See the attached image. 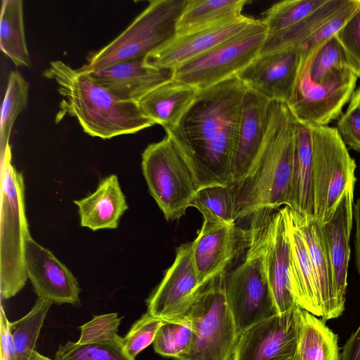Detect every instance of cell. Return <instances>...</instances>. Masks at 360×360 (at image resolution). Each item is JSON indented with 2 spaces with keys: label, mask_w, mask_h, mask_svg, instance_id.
Segmentation results:
<instances>
[{
  "label": "cell",
  "mask_w": 360,
  "mask_h": 360,
  "mask_svg": "<svg viewBox=\"0 0 360 360\" xmlns=\"http://www.w3.org/2000/svg\"><path fill=\"white\" fill-rule=\"evenodd\" d=\"M247 89L233 76L198 90L179 124L165 129L192 170L199 189L233 184L231 162Z\"/></svg>",
  "instance_id": "cell-1"
},
{
  "label": "cell",
  "mask_w": 360,
  "mask_h": 360,
  "mask_svg": "<svg viewBox=\"0 0 360 360\" xmlns=\"http://www.w3.org/2000/svg\"><path fill=\"white\" fill-rule=\"evenodd\" d=\"M296 122L286 103L270 101L266 134L257 160L248 175L231 186L236 221L269 215L282 205L288 206Z\"/></svg>",
  "instance_id": "cell-2"
},
{
  "label": "cell",
  "mask_w": 360,
  "mask_h": 360,
  "mask_svg": "<svg viewBox=\"0 0 360 360\" xmlns=\"http://www.w3.org/2000/svg\"><path fill=\"white\" fill-rule=\"evenodd\" d=\"M43 75L55 82L62 97L55 122L75 117L83 131L93 137L109 139L136 133L155 124L137 102L122 101L96 82L88 71L53 60Z\"/></svg>",
  "instance_id": "cell-3"
},
{
  "label": "cell",
  "mask_w": 360,
  "mask_h": 360,
  "mask_svg": "<svg viewBox=\"0 0 360 360\" xmlns=\"http://www.w3.org/2000/svg\"><path fill=\"white\" fill-rule=\"evenodd\" d=\"M0 292L15 296L27 279L25 252L30 237L25 208L23 176L11 162L9 146L1 153Z\"/></svg>",
  "instance_id": "cell-4"
},
{
  "label": "cell",
  "mask_w": 360,
  "mask_h": 360,
  "mask_svg": "<svg viewBox=\"0 0 360 360\" xmlns=\"http://www.w3.org/2000/svg\"><path fill=\"white\" fill-rule=\"evenodd\" d=\"M224 273L207 282L197 294L186 314L192 323L191 346L175 360L235 359L238 335L226 297Z\"/></svg>",
  "instance_id": "cell-5"
},
{
  "label": "cell",
  "mask_w": 360,
  "mask_h": 360,
  "mask_svg": "<svg viewBox=\"0 0 360 360\" xmlns=\"http://www.w3.org/2000/svg\"><path fill=\"white\" fill-rule=\"evenodd\" d=\"M186 0H153L117 37L92 53L81 68L91 70L112 64L143 60L176 36Z\"/></svg>",
  "instance_id": "cell-6"
},
{
  "label": "cell",
  "mask_w": 360,
  "mask_h": 360,
  "mask_svg": "<svg viewBox=\"0 0 360 360\" xmlns=\"http://www.w3.org/2000/svg\"><path fill=\"white\" fill-rule=\"evenodd\" d=\"M269 218L255 224L243 261L224 273L226 297L238 337L254 324L278 314L264 264V227Z\"/></svg>",
  "instance_id": "cell-7"
},
{
  "label": "cell",
  "mask_w": 360,
  "mask_h": 360,
  "mask_svg": "<svg viewBox=\"0 0 360 360\" xmlns=\"http://www.w3.org/2000/svg\"><path fill=\"white\" fill-rule=\"evenodd\" d=\"M141 167L150 195L165 219L175 220L184 216L199 186L185 158L168 136L146 148Z\"/></svg>",
  "instance_id": "cell-8"
},
{
  "label": "cell",
  "mask_w": 360,
  "mask_h": 360,
  "mask_svg": "<svg viewBox=\"0 0 360 360\" xmlns=\"http://www.w3.org/2000/svg\"><path fill=\"white\" fill-rule=\"evenodd\" d=\"M315 221L326 223L347 187L356 182V163L336 128L311 126Z\"/></svg>",
  "instance_id": "cell-9"
},
{
  "label": "cell",
  "mask_w": 360,
  "mask_h": 360,
  "mask_svg": "<svg viewBox=\"0 0 360 360\" xmlns=\"http://www.w3.org/2000/svg\"><path fill=\"white\" fill-rule=\"evenodd\" d=\"M267 33L262 20L256 19L236 36L175 69L173 78L202 90L236 76L258 56Z\"/></svg>",
  "instance_id": "cell-10"
},
{
  "label": "cell",
  "mask_w": 360,
  "mask_h": 360,
  "mask_svg": "<svg viewBox=\"0 0 360 360\" xmlns=\"http://www.w3.org/2000/svg\"><path fill=\"white\" fill-rule=\"evenodd\" d=\"M358 78L347 67L335 69L316 83L298 75L287 104L297 121L311 126H328L340 117L352 98Z\"/></svg>",
  "instance_id": "cell-11"
},
{
  "label": "cell",
  "mask_w": 360,
  "mask_h": 360,
  "mask_svg": "<svg viewBox=\"0 0 360 360\" xmlns=\"http://www.w3.org/2000/svg\"><path fill=\"white\" fill-rule=\"evenodd\" d=\"M303 310L297 306L248 328L238 337L234 360H291L300 339Z\"/></svg>",
  "instance_id": "cell-12"
},
{
  "label": "cell",
  "mask_w": 360,
  "mask_h": 360,
  "mask_svg": "<svg viewBox=\"0 0 360 360\" xmlns=\"http://www.w3.org/2000/svg\"><path fill=\"white\" fill-rule=\"evenodd\" d=\"M255 224L244 229L237 224L203 221L192 243L194 264L200 281L205 284L228 271L233 260L250 246Z\"/></svg>",
  "instance_id": "cell-13"
},
{
  "label": "cell",
  "mask_w": 360,
  "mask_h": 360,
  "mask_svg": "<svg viewBox=\"0 0 360 360\" xmlns=\"http://www.w3.org/2000/svg\"><path fill=\"white\" fill-rule=\"evenodd\" d=\"M205 284L194 264L192 243L181 244L173 264L148 298L147 312L163 321L184 316Z\"/></svg>",
  "instance_id": "cell-14"
},
{
  "label": "cell",
  "mask_w": 360,
  "mask_h": 360,
  "mask_svg": "<svg viewBox=\"0 0 360 360\" xmlns=\"http://www.w3.org/2000/svg\"><path fill=\"white\" fill-rule=\"evenodd\" d=\"M256 20L242 15L215 25L184 35H176L146 58L148 65L175 70L236 36Z\"/></svg>",
  "instance_id": "cell-15"
},
{
  "label": "cell",
  "mask_w": 360,
  "mask_h": 360,
  "mask_svg": "<svg viewBox=\"0 0 360 360\" xmlns=\"http://www.w3.org/2000/svg\"><path fill=\"white\" fill-rule=\"evenodd\" d=\"M300 47L259 55L236 77L251 90L269 101H290L299 75Z\"/></svg>",
  "instance_id": "cell-16"
},
{
  "label": "cell",
  "mask_w": 360,
  "mask_h": 360,
  "mask_svg": "<svg viewBox=\"0 0 360 360\" xmlns=\"http://www.w3.org/2000/svg\"><path fill=\"white\" fill-rule=\"evenodd\" d=\"M290 245L287 207L275 211L264 227V264L277 314L287 312L297 305L290 278Z\"/></svg>",
  "instance_id": "cell-17"
},
{
  "label": "cell",
  "mask_w": 360,
  "mask_h": 360,
  "mask_svg": "<svg viewBox=\"0 0 360 360\" xmlns=\"http://www.w3.org/2000/svg\"><path fill=\"white\" fill-rule=\"evenodd\" d=\"M27 278L38 298L58 304L80 305L81 288L70 270L47 248L29 238L25 252Z\"/></svg>",
  "instance_id": "cell-18"
},
{
  "label": "cell",
  "mask_w": 360,
  "mask_h": 360,
  "mask_svg": "<svg viewBox=\"0 0 360 360\" xmlns=\"http://www.w3.org/2000/svg\"><path fill=\"white\" fill-rule=\"evenodd\" d=\"M354 185L355 183H352L347 187L331 217L323 224H318L331 266L338 306L342 312L350 257Z\"/></svg>",
  "instance_id": "cell-19"
},
{
  "label": "cell",
  "mask_w": 360,
  "mask_h": 360,
  "mask_svg": "<svg viewBox=\"0 0 360 360\" xmlns=\"http://www.w3.org/2000/svg\"><path fill=\"white\" fill-rule=\"evenodd\" d=\"M269 100L248 88L244 95L231 162L233 184L242 181L252 169L266 129Z\"/></svg>",
  "instance_id": "cell-20"
},
{
  "label": "cell",
  "mask_w": 360,
  "mask_h": 360,
  "mask_svg": "<svg viewBox=\"0 0 360 360\" xmlns=\"http://www.w3.org/2000/svg\"><path fill=\"white\" fill-rule=\"evenodd\" d=\"M85 70L118 98L134 102H138L174 76V70L148 65L144 59L122 61L102 68Z\"/></svg>",
  "instance_id": "cell-21"
},
{
  "label": "cell",
  "mask_w": 360,
  "mask_h": 360,
  "mask_svg": "<svg viewBox=\"0 0 360 360\" xmlns=\"http://www.w3.org/2000/svg\"><path fill=\"white\" fill-rule=\"evenodd\" d=\"M307 245L312 266L317 298L324 321L336 319L340 309L335 293L333 272L318 224L288 207Z\"/></svg>",
  "instance_id": "cell-22"
},
{
  "label": "cell",
  "mask_w": 360,
  "mask_h": 360,
  "mask_svg": "<svg viewBox=\"0 0 360 360\" xmlns=\"http://www.w3.org/2000/svg\"><path fill=\"white\" fill-rule=\"evenodd\" d=\"M307 219L315 221L313 184V141L311 125L297 120L292 177L288 206Z\"/></svg>",
  "instance_id": "cell-23"
},
{
  "label": "cell",
  "mask_w": 360,
  "mask_h": 360,
  "mask_svg": "<svg viewBox=\"0 0 360 360\" xmlns=\"http://www.w3.org/2000/svg\"><path fill=\"white\" fill-rule=\"evenodd\" d=\"M74 203L78 207L81 226L92 231L117 229L128 209L115 174L103 179L94 192Z\"/></svg>",
  "instance_id": "cell-24"
},
{
  "label": "cell",
  "mask_w": 360,
  "mask_h": 360,
  "mask_svg": "<svg viewBox=\"0 0 360 360\" xmlns=\"http://www.w3.org/2000/svg\"><path fill=\"white\" fill-rule=\"evenodd\" d=\"M198 90L174 78L155 88L137 103L143 113L164 129L179 124Z\"/></svg>",
  "instance_id": "cell-25"
},
{
  "label": "cell",
  "mask_w": 360,
  "mask_h": 360,
  "mask_svg": "<svg viewBox=\"0 0 360 360\" xmlns=\"http://www.w3.org/2000/svg\"><path fill=\"white\" fill-rule=\"evenodd\" d=\"M287 207V206H286ZM290 245V278L292 295L297 305L317 316H322L309 254L305 242L287 207Z\"/></svg>",
  "instance_id": "cell-26"
},
{
  "label": "cell",
  "mask_w": 360,
  "mask_h": 360,
  "mask_svg": "<svg viewBox=\"0 0 360 360\" xmlns=\"http://www.w3.org/2000/svg\"><path fill=\"white\" fill-rule=\"evenodd\" d=\"M352 1L328 0L302 21L278 32L267 33L259 55L300 47L323 24L346 8Z\"/></svg>",
  "instance_id": "cell-27"
},
{
  "label": "cell",
  "mask_w": 360,
  "mask_h": 360,
  "mask_svg": "<svg viewBox=\"0 0 360 360\" xmlns=\"http://www.w3.org/2000/svg\"><path fill=\"white\" fill-rule=\"evenodd\" d=\"M248 0H186L176 35H184L241 16Z\"/></svg>",
  "instance_id": "cell-28"
},
{
  "label": "cell",
  "mask_w": 360,
  "mask_h": 360,
  "mask_svg": "<svg viewBox=\"0 0 360 360\" xmlns=\"http://www.w3.org/2000/svg\"><path fill=\"white\" fill-rule=\"evenodd\" d=\"M291 360H340L338 335L321 319L303 310L300 339Z\"/></svg>",
  "instance_id": "cell-29"
},
{
  "label": "cell",
  "mask_w": 360,
  "mask_h": 360,
  "mask_svg": "<svg viewBox=\"0 0 360 360\" xmlns=\"http://www.w3.org/2000/svg\"><path fill=\"white\" fill-rule=\"evenodd\" d=\"M0 48L16 67L30 66L24 28L23 2L21 0L1 1Z\"/></svg>",
  "instance_id": "cell-30"
},
{
  "label": "cell",
  "mask_w": 360,
  "mask_h": 360,
  "mask_svg": "<svg viewBox=\"0 0 360 360\" xmlns=\"http://www.w3.org/2000/svg\"><path fill=\"white\" fill-rule=\"evenodd\" d=\"M52 304L50 300L37 298L27 314L10 322L9 329L16 360H28L31 356Z\"/></svg>",
  "instance_id": "cell-31"
},
{
  "label": "cell",
  "mask_w": 360,
  "mask_h": 360,
  "mask_svg": "<svg viewBox=\"0 0 360 360\" xmlns=\"http://www.w3.org/2000/svg\"><path fill=\"white\" fill-rule=\"evenodd\" d=\"M209 223L237 224L235 199L231 186L213 185L198 189L191 202Z\"/></svg>",
  "instance_id": "cell-32"
},
{
  "label": "cell",
  "mask_w": 360,
  "mask_h": 360,
  "mask_svg": "<svg viewBox=\"0 0 360 360\" xmlns=\"http://www.w3.org/2000/svg\"><path fill=\"white\" fill-rule=\"evenodd\" d=\"M345 67L354 71L347 53L337 36H335L306 60H302L299 75L316 83L321 81L335 69Z\"/></svg>",
  "instance_id": "cell-33"
},
{
  "label": "cell",
  "mask_w": 360,
  "mask_h": 360,
  "mask_svg": "<svg viewBox=\"0 0 360 360\" xmlns=\"http://www.w3.org/2000/svg\"><path fill=\"white\" fill-rule=\"evenodd\" d=\"M29 84L18 70L11 71L1 108L0 148L1 153L9 146V139L14 122L26 108Z\"/></svg>",
  "instance_id": "cell-34"
},
{
  "label": "cell",
  "mask_w": 360,
  "mask_h": 360,
  "mask_svg": "<svg viewBox=\"0 0 360 360\" xmlns=\"http://www.w3.org/2000/svg\"><path fill=\"white\" fill-rule=\"evenodd\" d=\"M192 333V323L186 316L164 321L153 343L154 350L161 356L179 359L189 349Z\"/></svg>",
  "instance_id": "cell-35"
},
{
  "label": "cell",
  "mask_w": 360,
  "mask_h": 360,
  "mask_svg": "<svg viewBox=\"0 0 360 360\" xmlns=\"http://www.w3.org/2000/svg\"><path fill=\"white\" fill-rule=\"evenodd\" d=\"M328 0H288L277 2L263 13L261 19L273 33L289 27L305 19Z\"/></svg>",
  "instance_id": "cell-36"
},
{
  "label": "cell",
  "mask_w": 360,
  "mask_h": 360,
  "mask_svg": "<svg viewBox=\"0 0 360 360\" xmlns=\"http://www.w3.org/2000/svg\"><path fill=\"white\" fill-rule=\"evenodd\" d=\"M53 360H136L124 351L122 340L118 342L81 345L68 341L60 345Z\"/></svg>",
  "instance_id": "cell-37"
},
{
  "label": "cell",
  "mask_w": 360,
  "mask_h": 360,
  "mask_svg": "<svg viewBox=\"0 0 360 360\" xmlns=\"http://www.w3.org/2000/svg\"><path fill=\"white\" fill-rule=\"evenodd\" d=\"M117 313H108L94 316L79 327L80 336L77 343L101 344L118 342L122 340L117 332L121 322Z\"/></svg>",
  "instance_id": "cell-38"
},
{
  "label": "cell",
  "mask_w": 360,
  "mask_h": 360,
  "mask_svg": "<svg viewBox=\"0 0 360 360\" xmlns=\"http://www.w3.org/2000/svg\"><path fill=\"white\" fill-rule=\"evenodd\" d=\"M163 320L148 312L143 314L122 337V345L126 353L133 359L153 343Z\"/></svg>",
  "instance_id": "cell-39"
},
{
  "label": "cell",
  "mask_w": 360,
  "mask_h": 360,
  "mask_svg": "<svg viewBox=\"0 0 360 360\" xmlns=\"http://www.w3.org/2000/svg\"><path fill=\"white\" fill-rule=\"evenodd\" d=\"M358 9L356 0L323 24L301 46L302 60L309 58L318 48L336 36Z\"/></svg>",
  "instance_id": "cell-40"
},
{
  "label": "cell",
  "mask_w": 360,
  "mask_h": 360,
  "mask_svg": "<svg viewBox=\"0 0 360 360\" xmlns=\"http://www.w3.org/2000/svg\"><path fill=\"white\" fill-rule=\"evenodd\" d=\"M347 53L353 68L360 78V9H357L336 35Z\"/></svg>",
  "instance_id": "cell-41"
},
{
  "label": "cell",
  "mask_w": 360,
  "mask_h": 360,
  "mask_svg": "<svg viewBox=\"0 0 360 360\" xmlns=\"http://www.w3.org/2000/svg\"><path fill=\"white\" fill-rule=\"evenodd\" d=\"M336 129L346 146L360 153V107L356 103L350 101Z\"/></svg>",
  "instance_id": "cell-42"
},
{
  "label": "cell",
  "mask_w": 360,
  "mask_h": 360,
  "mask_svg": "<svg viewBox=\"0 0 360 360\" xmlns=\"http://www.w3.org/2000/svg\"><path fill=\"white\" fill-rule=\"evenodd\" d=\"M8 320L1 307V360H16Z\"/></svg>",
  "instance_id": "cell-43"
},
{
  "label": "cell",
  "mask_w": 360,
  "mask_h": 360,
  "mask_svg": "<svg viewBox=\"0 0 360 360\" xmlns=\"http://www.w3.org/2000/svg\"><path fill=\"white\" fill-rule=\"evenodd\" d=\"M340 360H360V325L343 346Z\"/></svg>",
  "instance_id": "cell-44"
},
{
  "label": "cell",
  "mask_w": 360,
  "mask_h": 360,
  "mask_svg": "<svg viewBox=\"0 0 360 360\" xmlns=\"http://www.w3.org/2000/svg\"><path fill=\"white\" fill-rule=\"evenodd\" d=\"M353 217L356 223L355 234V262L356 269L360 274V199H358L353 207Z\"/></svg>",
  "instance_id": "cell-45"
},
{
  "label": "cell",
  "mask_w": 360,
  "mask_h": 360,
  "mask_svg": "<svg viewBox=\"0 0 360 360\" xmlns=\"http://www.w3.org/2000/svg\"><path fill=\"white\" fill-rule=\"evenodd\" d=\"M28 360H53V359H51L39 354V352H37V351L34 350Z\"/></svg>",
  "instance_id": "cell-46"
},
{
  "label": "cell",
  "mask_w": 360,
  "mask_h": 360,
  "mask_svg": "<svg viewBox=\"0 0 360 360\" xmlns=\"http://www.w3.org/2000/svg\"><path fill=\"white\" fill-rule=\"evenodd\" d=\"M350 101L356 103L360 107V86L354 91Z\"/></svg>",
  "instance_id": "cell-47"
},
{
  "label": "cell",
  "mask_w": 360,
  "mask_h": 360,
  "mask_svg": "<svg viewBox=\"0 0 360 360\" xmlns=\"http://www.w3.org/2000/svg\"><path fill=\"white\" fill-rule=\"evenodd\" d=\"M358 8L360 9V0H356Z\"/></svg>",
  "instance_id": "cell-48"
}]
</instances>
